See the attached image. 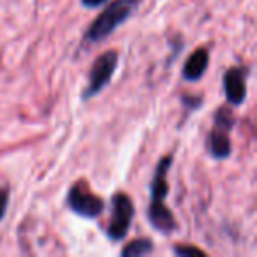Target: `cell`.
Instances as JSON below:
<instances>
[{
    "label": "cell",
    "instance_id": "12",
    "mask_svg": "<svg viewBox=\"0 0 257 257\" xmlns=\"http://www.w3.org/2000/svg\"><path fill=\"white\" fill-rule=\"evenodd\" d=\"M9 199H11V192H9V187H0V222L4 220L6 213H8Z\"/></svg>",
    "mask_w": 257,
    "mask_h": 257
},
{
    "label": "cell",
    "instance_id": "11",
    "mask_svg": "<svg viewBox=\"0 0 257 257\" xmlns=\"http://www.w3.org/2000/svg\"><path fill=\"white\" fill-rule=\"evenodd\" d=\"M173 252H175V255H178V257H189V255L204 257L206 255L204 250L197 248V246H194V245H176L175 248H173Z\"/></svg>",
    "mask_w": 257,
    "mask_h": 257
},
{
    "label": "cell",
    "instance_id": "13",
    "mask_svg": "<svg viewBox=\"0 0 257 257\" xmlns=\"http://www.w3.org/2000/svg\"><path fill=\"white\" fill-rule=\"evenodd\" d=\"M182 102L185 107H189L190 111L197 109V107L203 104V97L201 95H190V93H187V95H182Z\"/></svg>",
    "mask_w": 257,
    "mask_h": 257
},
{
    "label": "cell",
    "instance_id": "6",
    "mask_svg": "<svg viewBox=\"0 0 257 257\" xmlns=\"http://www.w3.org/2000/svg\"><path fill=\"white\" fill-rule=\"evenodd\" d=\"M224 97L231 106H241L246 100V74L245 69L231 67L224 72L222 79Z\"/></svg>",
    "mask_w": 257,
    "mask_h": 257
},
{
    "label": "cell",
    "instance_id": "3",
    "mask_svg": "<svg viewBox=\"0 0 257 257\" xmlns=\"http://www.w3.org/2000/svg\"><path fill=\"white\" fill-rule=\"evenodd\" d=\"M136 206L125 192H116L111 197V217L106 227V236L111 241H121L127 238L133 225Z\"/></svg>",
    "mask_w": 257,
    "mask_h": 257
},
{
    "label": "cell",
    "instance_id": "4",
    "mask_svg": "<svg viewBox=\"0 0 257 257\" xmlns=\"http://www.w3.org/2000/svg\"><path fill=\"white\" fill-rule=\"evenodd\" d=\"M118 67V53L114 50L104 51L95 58L92 64L88 76V83H86L85 90L81 93L83 100H90L97 97L113 79V74Z\"/></svg>",
    "mask_w": 257,
    "mask_h": 257
},
{
    "label": "cell",
    "instance_id": "7",
    "mask_svg": "<svg viewBox=\"0 0 257 257\" xmlns=\"http://www.w3.org/2000/svg\"><path fill=\"white\" fill-rule=\"evenodd\" d=\"M208 65H210V51L206 48H197L189 58L183 64L182 74L183 79L190 83L199 81L201 78L204 76V72L208 71Z\"/></svg>",
    "mask_w": 257,
    "mask_h": 257
},
{
    "label": "cell",
    "instance_id": "8",
    "mask_svg": "<svg viewBox=\"0 0 257 257\" xmlns=\"http://www.w3.org/2000/svg\"><path fill=\"white\" fill-rule=\"evenodd\" d=\"M206 148H208V154H210L213 159H217V161L229 159L232 154V145H231L229 133L213 127L211 128V133L208 134Z\"/></svg>",
    "mask_w": 257,
    "mask_h": 257
},
{
    "label": "cell",
    "instance_id": "14",
    "mask_svg": "<svg viewBox=\"0 0 257 257\" xmlns=\"http://www.w3.org/2000/svg\"><path fill=\"white\" fill-rule=\"evenodd\" d=\"M109 0H81V4L88 9H99V8H104Z\"/></svg>",
    "mask_w": 257,
    "mask_h": 257
},
{
    "label": "cell",
    "instance_id": "9",
    "mask_svg": "<svg viewBox=\"0 0 257 257\" xmlns=\"http://www.w3.org/2000/svg\"><path fill=\"white\" fill-rule=\"evenodd\" d=\"M155 246L150 238H136L121 248V257H143L154 253Z\"/></svg>",
    "mask_w": 257,
    "mask_h": 257
},
{
    "label": "cell",
    "instance_id": "5",
    "mask_svg": "<svg viewBox=\"0 0 257 257\" xmlns=\"http://www.w3.org/2000/svg\"><path fill=\"white\" fill-rule=\"evenodd\" d=\"M67 208L74 215L83 218H97L104 211V201L97 194L92 192L86 182H76L69 187L67 197H65Z\"/></svg>",
    "mask_w": 257,
    "mask_h": 257
},
{
    "label": "cell",
    "instance_id": "10",
    "mask_svg": "<svg viewBox=\"0 0 257 257\" xmlns=\"http://www.w3.org/2000/svg\"><path fill=\"white\" fill-rule=\"evenodd\" d=\"M234 113L229 109V106H220L213 114V127L225 131V133H231L232 127H234Z\"/></svg>",
    "mask_w": 257,
    "mask_h": 257
},
{
    "label": "cell",
    "instance_id": "1",
    "mask_svg": "<svg viewBox=\"0 0 257 257\" xmlns=\"http://www.w3.org/2000/svg\"><path fill=\"white\" fill-rule=\"evenodd\" d=\"M173 166V155H164L157 162L154 171V178L150 182V204H148L147 217L150 225L162 236H171L178 229L173 211L166 206V197L169 194L168 185V173Z\"/></svg>",
    "mask_w": 257,
    "mask_h": 257
},
{
    "label": "cell",
    "instance_id": "2",
    "mask_svg": "<svg viewBox=\"0 0 257 257\" xmlns=\"http://www.w3.org/2000/svg\"><path fill=\"white\" fill-rule=\"evenodd\" d=\"M141 0H113L104 6L102 13L86 29L85 41L97 44L106 41L116 29H120L140 8Z\"/></svg>",
    "mask_w": 257,
    "mask_h": 257
}]
</instances>
